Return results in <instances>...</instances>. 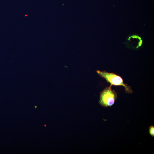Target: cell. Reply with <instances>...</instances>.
<instances>
[{
	"label": "cell",
	"mask_w": 154,
	"mask_h": 154,
	"mask_svg": "<svg viewBox=\"0 0 154 154\" xmlns=\"http://www.w3.org/2000/svg\"><path fill=\"white\" fill-rule=\"evenodd\" d=\"M97 73L101 77L104 78L110 84V86L112 85L122 86H123L125 91L129 93H132V90L130 86L125 84L122 78L113 73H109L105 71H101L97 70Z\"/></svg>",
	"instance_id": "obj_1"
},
{
	"label": "cell",
	"mask_w": 154,
	"mask_h": 154,
	"mask_svg": "<svg viewBox=\"0 0 154 154\" xmlns=\"http://www.w3.org/2000/svg\"><path fill=\"white\" fill-rule=\"evenodd\" d=\"M111 87L110 86L106 88L100 93L99 102L104 107L112 106L117 98V92L112 90Z\"/></svg>",
	"instance_id": "obj_2"
},
{
	"label": "cell",
	"mask_w": 154,
	"mask_h": 154,
	"mask_svg": "<svg viewBox=\"0 0 154 154\" xmlns=\"http://www.w3.org/2000/svg\"><path fill=\"white\" fill-rule=\"evenodd\" d=\"M149 133L150 134L152 137H154V127L151 125L149 127Z\"/></svg>",
	"instance_id": "obj_3"
}]
</instances>
